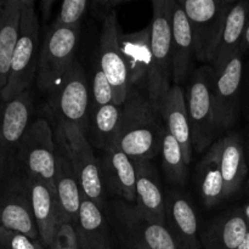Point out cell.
<instances>
[{"instance_id": "1", "label": "cell", "mask_w": 249, "mask_h": 249, "mask_svg": "<svg viewBox=\"0 0 249 249\" xmlns=\"http://www.w3.org/2000/svg\"><path fill=\"white\" fill-rule=\"evenodd\" d=\"M165 125L146 85L131 87L121 107L117 146L135 160H151L160 152Z\"/></svg>"}, {"instance_id": "2", "label": "cell", "mask_w": 249, "mask_h": 249, "mask_svg": "<svg viewBox=\"0 0 249 249\" xmlns=\"http://www.w3.org/2000/svg\"><path fill=\"white\" fill-rule=\"evenodd\" d=\"M105 212L109 230L126 249H179L165 225L148 219L135 203L116 199Z\"/></svg>"}, {"instance_id": "3", "label": "cell", "mask_w": 249, "mask_h": 249, "mask_svg": "<svg viewBox=\"0 0 249 249\" xmlns=\"http://www.w3.org/2000/svg\"><path fill=\"white\" fill-rule=\"evenodd\" d=\"M40 46V24L36 4L33 0H23L18 39L12 56L9 79L1 92L2 104L29 90L36 77Z\"/></svg>"}, {"instance_id": "4", "label": "cell", "mask_w": 249, "mask_h": 249, "mask_svg": "<svg viewBox=\"0 0 249 249\" xmlns=\"http://www.w3.org/2000/svg\"><path fill=\"white\" fill-rule=\"evenodd\" d=\"M147 94L158 109L172 80V0H152Z\"/></svg>"}, {"instance_id": "5", "label": "cell", "mask_w": 249, "mask_h": 249, "mask_svg": "<svg viewBox=\"0 0 249 249\" xmlns=\"http://www.w3.org/2000/svg\"><path fill=\"white\" fill-rule=\"evenodd\" d=\"M56 143L50 123L44 118L32 121L23 134L16 155L15 174L39 180L55 190Z\"/></svg>"}, {"instance_id": "6", "label": "cell", "mask_w": 249, "mask_h": 249, "mask_svg": "<svg viewBox=\"0 0 249 249\" xmlns=\"http://www.w3.org/2000/svg\"><path fill=\"white\" fill-rule=\"evenodd\" d=\"M79 36L80 27H60L53 23L46 29L36 77L40 91L51 94L77 61L75 53Z\"/></svg>"}, {"instance_id": "7", "label": "cell", "mask_w": 249, "mask_h": 249, "mask_svg": "<svg viewBox=\"0 0 249 249\" xmlns=\"http://www.w3.org/2000/svg\"><path fill=\"white\" fill-rule=\"evenodd\" d=\"M191 27L195 57L212 63L232 0H178Z\"/></svg>"}, {"instance_id": "8", "label": "cell", "mask_w": 249, "mask_h": 249, "mask_svg": "<svg viewBox=\"0 0 249 249\" xmlns=\"http://www.w3.org/2000/svg\"><path fill=\"white\" fill-rule=\"evenodd\" d=\"M214 70L203 66L190 77L186 106L192 134V146L197 152H203L213 145L218 135L213 97Z\"/></svg>"}, {"instance_id": "9", "label": "cell", "mask_w": 249, "mask_h": 249, "mask_svg": "<svg viewBox=\"0 0 249 249\" xmlns=\"http://www.w3.org/2000/svg\"><path fill=\"white\" fill-rule=\"evenodd\" d=\"M57 124V140L63 145L74 168L83 195L89 197L102 211H105V189L100 177L99 163L87 133L74 124Z\"/></svg>"}, {"instance_id": "10", "label": "cell", "mask_w": 249, "mask_h": 249, "mask_svg": "<svg viewBox=\"0 0 249 249\" xmlns=\"http://www.w3.org/2000/svg\"><path fill=\"white\" fill-rule=\"evenodd\" d=\"M33 113L34 97L31 89L2 104L0 109V182L15 174L17 150L32 123Z\"/></svg>"}, {"instance_id": "11", "label": "cell", "mask_w": 249, "mask_h": 249, "mask_svg": "<svg viewBox=\"0 0 249 249\" xmlns=\"http://www.w3.org/2000/svg\"><path fill=\"white\" fill-rule=\"evenodd\" d=\"M51 111L57 123H71L87 133L90 116V88L82 65L75 61L50 94Z\"/></svg>"}, {"instance_id": "12", "label": "cell", "mask_w": 249, "mask_h": 249, "mask_svg": "<svg viewBox=\"0 0 249 249\" xmlns=\"http://www.w3.org/2000/svg\"><path fill=\"white\" fill-rule=\"evenodd\" d=\"M245 58L241 51L218 71H214L213 97L218 134L232 128L242 108Z\"/></svg>"}, {"instance_id": "13", "label": "cell", "mask_w": 249, "mask_h": 249, "mask_svg": "<svg viewBox=\"0 0 249 249\" xmlns=\"http://www.w3.org/2000/svg\"><path fill=\"white\" fill-rule=\"evenodd\" d=\"M118 21L117 12L102 21L100 36V68L104 71L113 90V101L122 107L130 90L128 67L119 43Z\"/></svg>"}, {"instance_id": "14", "label": "cell", "mask_w": 249, "mask_h": 249, "mask_svg": "<svg viewBox=\"0 0 249 249\" xmlns=\"http://www.w3.org/2000/svg\"><path fill=\"white\" fill-rule=\"evenodd\" d=\"M0 226L40 241L31 198L18 174L0 182Z\"/></svg>"}, {"instance_id": "15", "label": "cell", "mask_w": 249, "mask_h": 249, "mask_svg": "<svg viewBox=\"0 0 249 249\" xmlns=\"http://www.w3.org/2000/svg\"><path fill=\"white\" fill-rule=\"evenodd\" d=\"M104 189L119 199L136 202V170L134 160L114 143L97 160Z\"/></svg>"}, {"instance_id": "16", "label": "cell", "mask_w": 249, "mask_h": 249, "mask_svg": "<svg viewBox=\"0 0 249 249\" xmlns=\"http://www.w3.org/2000/svg\"><path fill=\"white\" fill-rule=\"evenodd\" d=\"M22 179L31 198L40 242L44 247L49 249L62 226V218L56 192L39 180L26 177H22Z\"/></svg>"}, {"instance_id": "17", "label": "cell", "mask_w": 249, "mask_h": 249, "mask_svg": "<svg viewBox=\"0 0 249 249\" xmlns=\"http://www.w3.org/2000/svg\"><path fill=\"white\" fill-rule=\"evenodd\" d=\"M165 228L179 249L202 248L196 211L179 192H169L165 197Z\"/></svg>"}, {"instance_id": "18", "label": "cell", "mask_w": 249, "mask_h": 249, "mask_svg": "<svg viewBox=\"0 0 249 249\" xmlns=\"http://www.w3.org/2000/svg\"><path fill=\"white\" fill-rule=\"evenodd\" d=\"M55 190L60 206L62 225L68 224L75 228L78 223L83 192L74 168L68 158L65 147L58 140L56 143Z\"/></svg>"}, {"instance_id": "19", "label": "cell", "mask_w": 249, "mask_h": 249, "mask_svg": "<svg viewBox=\"0 0 249 249\" xmlns=\"http://www.w3.org/2000/svg\"><path fill=\"white\" fill-rule=\"evenodd\" d=\"M168 133L181 147L186 164L191 163L194 156L192 134L187 113L186 96L180 85H172L158 107Z\"/></svg>"}, {"instance_id": "20", "label": "cell", "mask_w": 249, "mask_h": 249, "mask_svg": "<svg viewBox=\"0 0 249 249\" xmlns=\"http://www.w3.org/2000/svg\"><path fill=\"white\" fill-rule=\"evenodd\" d=\"M195 57L191 27L184 9L172 0V80L175 85L186 82Z\"/></svg>"}, {"instance_id": "21", "label": "cell", "mask_w": 249, "mask_h": 249, "mask_svg": "<svg viewBox=\"0 0 249 249\" xmlns=\"http://www.w3.org/2000/svg\"><path fill=\"white\" fill-rule=\"evenodd\" d=\"M136 207L151 220L165 225V197L150 160H135Z\"/></svg>"}, {"instance_id": "22", "label": "cell", "mask_w": 249, "mask_h": 249, "mask_svg": "<svg viewBox=\"0 0 249 249\" xmlns=\"http://www.w3.org/2000/svg\"><path fill=\"white\" fill-rule=\"evenodd\" d=\"M249 231L242 209L223 214L206 226L201 233V245L204 249H237Z\"/></svg>"}, {"instance_id": "23", "label": "cell", "mask_w": 249, "mask_h": 249, "mask_svg": "<svg viewBox=\"0 0 249 249\" xmlns=\"http://www.w3.org/2000/svg\"><path fill=\"white\" fill-rule=\"evenodd\" d=\"M220 169L225 185V198L235 195L243 185L248 173L246 146L240 134L232 133L218 140Z\"/></svg>"}, {"instance_id": "24", "label": "cell", "mask_w": 249, "mask_h": 249, "mask_svg": "<svg viewBox=\"0 0 249 249\" xmlns=\"http://www.w3.org/2000/svg\"><path fill=\"white\" fill-rule=\"evenodd\" d=\"M131 87L146 85L151 62V24L138 33L119 36Z\"/></svg>"}, {"instance_id": "25", "label": "cell", "mask_w": 249, "mask_h": 249, "mask_svg": "<svg viewBox=\"0 0 249 249\" xmlns=\"http://www.w3.org/2000/svg\"><path fill=\"white\" fill-rule=\"evenodd\" d=\"M249 16V1L242 0L233 4L226 18L220 40L215 49L211 66L214 71L223 67L235 53L240 51L243 34Z\"/></svg>"}, {"instance_id": "26", "label": "cell", "mask_w": 249, "mask_h": 249, "mask_svg": "<svg viewBox=\"0 0 249 249\" xmlns=\"http://www.w3.org/2000/svg\"><path fill=\"white\" fill-rule=\"evenodd\" d=\"M22 5L23 0H6L0 16V109L2 106L1 92L9 79L12 56L18 39Z\"/></svg>"}, {"instance_id": "27", "label": "cell", "mask_w": 249, "mask_h": 249, "mask_svg": "<svg viewBox=\"0 0 249 249\" xmlns=\"http://www.w3.org/2000/svg\"><path fill=\"white\" fill-rule=\"evenodd\" d=\"M197 185L199 196L206 206L214 207L225 199V185L220 169L218 141L209 147L197 167Z\"/></svg>"}, {"instance_id": "28", "label": "cell", "mask_w": 249, "mask_h": 249, "mask_svg": "<svg viewBox=\"0 0 249 249\" xmlns=\"http://www.w3.org/2000/svg\"><path fill=\"white\" fill-rule=\"evenodd\" d=\"M74 229L80 248L111 243L109 228L105 219L104 211L84 195H82L78 223Z\"/></svg>"}, {"instance_id": "29", "label": "cell", "mask_w": 249, "mask_h": 249, "mask_svg": "<svg viewBox=\"0 0 249 249\" xmlns=\"http://www.w3.org/2000/svg\"><path fill=\"white\" fill-rule=\"evenodd\" d=\"M121 123V107L109 104L101 107H92L88 122V136L91 146L105 151L117 142Z\"/></svg>"}, {"instance_id": "30", "label": "cell", "mask_w": 249, "mask_h": 249, "mask_svg": "<svg viewBox=\"0 0 249 249\" xmlns=\"http://www.w3.org/2000/svg\"><path fill=\"white\" fill-rule=\"evenodd\" d=\"M160 155L163 169L168 181L177 186H184L187 178V164L185 162L181 147L178 141L168 133L167 128L163 136Z\"/></svg>"}, {"instance_id": "31", "label": "cell", "mask_w": 249, "mask_h": 249, "mask_svg": "<svg viewBox=\"0 0 249 249\" xmlns=\"http://www.w3.org/2000/svg\"><path fill=\"white\" fill-rule=\"evenodd\" d=\"M90 7L88 0H66L53 23L60 27H80L85 12Z\"/></svg>"}, {"instance_id": "32", "label": "cell", "mask_w": 249, "mask_h": 249, "mask_svg": "<svg viewBox=\"0 0 249 249\" xmlns=\"http://www.w3.org/2000/svg\"><path fill=\"white\" fill-rule=\"evenodd\" d=\"M92 100H94V107L106 106V105L114 104L113 101V90L111 84L107 79L106 74L101 68H97L92 75L91 84Z\"/></svg>"}, {"instance_id": "33", "label": "cell", "mask_w": 249, "mask_h": 249, "mask_svg": "<svg viewBox=\"0 0 249 249\" xmlns=\"http://www.w3.org/2000/svg\"><path fill=\"white\" fill-rule=\"evenodd\" d=\"M0 249H46L40 241L0 226Z\"/></svg>"}, {"instance_id": "34", "label": "cell", "mask_w": 249, "mask_h": 249, "mask_svg": "<svg viewBox=\"0 0 249 249\" xmlns=\"http://www.w3.org/2000/svg\"><path fill=\"white\" fill-rule=\"evenodd\" d=\"M49 249H80L75 229L72 225L63 224Z\"/></svg>"}, {"instance_id": "35", "label": "cell", "mask_w": 249, "mask_h": 249, "mask_svg": "<svg viewBox=\"0 0 249 249\" xmlns=\"http://www.w3.org/2000/svg\"><path fill=\"white\" fill-rule=\"evenodd\" d=\"M123 4V0H95L90 1V11L92 16L104 21L112 14L117 12V7Z\"/></svg>"}, {"instance_id": "36", "label": "cell", "mask_w": 249, "mask_h": 249, "mask_svg": "<svg viewBox=\"0 0 249 249\" xmlns=\"http://www.w3.org/2000/svg\"><path fill=\"white\" fill-rule=\"evenodd\" d=\"M242 108L246 116L249 118V56L243 71V85H242Z\"/></svg>"}, {"instance_id": "37", "label": "cell", "mask_w": 249, "mask_h": 249, "mask_svg": "<svg viewBox=\"0 0 249 249\" xmlns=\"http://www.w3.org/2000/svg\"><path fill=\"white\" fill-rule=\"evenodd\" d=\"M240 51H241V53H242L243 56H245V55H248L249 56V16H248L247 26H246L245 34H243L242 43H241Z\"/></svg>"}, {"instance_id": "38", "label": "cell", "mask_w": 249, "mask_h": 249, "mask_svg": "<svg viewBox=\"0 0 249 249\" xmlns=\"http://www.w3.org/2000/svg\"><path fill=\"white\" fill-rule=\"evenodd\" d=\"M80 249H112V247H111V243H105V245L88 246V247H82Z\"/></svg>"}, {"instance_id": "39", "label": "cell", "mask_w": 249, "mask_h": 249, "mask_svg": "<svg viewBox=\"0 0 249 249\" xmlns=\"http://www.w3.org/2000/svg\"><path fill=\"white\" fill-rule=\"evenodd\" d=\"M241 209H242L243 216H245V219H246V220H247V224H248V226H249V202H248V203H246L245 206H243Z\"/></svg>"}, {"instance_id": "40", "label": "cell", "mask_w": 249, "mask_h": 249, "mask_svg": "<svg viewBox=\"0 0 249 249\" xmlns=\"http://www.w3.org/2000/svg\"><path fill=\"white\" fill-rule=\"evenodd\" d=\"M237 249H249V231H248L247 236L245 237V240H243V242L241 243L240 247H238Z\"/></svg>"}, {"instance_id": "41", "label": "cell", "mask_w": 249, "mask_h": 249, "mask_svg": "<svg viewBox=\"0 0 249 249\" xmlns=\"http://www.w3.org/2000/svg\"><path fill=\"white\" fill-rule=\"evenodd\" d=\"M5 5H6V0H0V16H1L2 11H4Z\"/></svg>"}, {"instance_id": "42", "label": "cell", "mask_w": 249, "mask_h": 249, "mask_svg": "<svg viewBox=\"0 0 249 249\" xmlns=\"http://www.w3.org/2000/svg\"><path fill=\"white\" fill-rule=\"evenodd\" d=\"M246 158H247V164H248V169H249V143H248V146H246Z\"/></svg>"}]
</instances>
